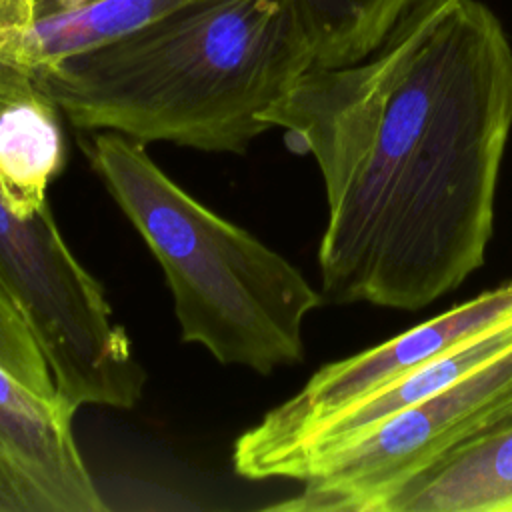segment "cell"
<instances>
[{
	"mask_svg": "<svg viewBox=\"0 0 512 512\" xmlns=\"http://www.w3.org/2000/svg\"><path fill=\"white\" fill-rule=\"evenodd\" d=\"M0 366L32 390L56 396V382L48 362L28 330L18 308L0 286Z\"/></svg>",
	"mask_w": 512,
	"mask_h": 512,
	"instance_id": "obj_11",
	"label": "cell"
},
{
	"mask_svg": "<svg viewBox=\"0 0 512 512\" xmlns=\"http://www.w3.org/2000/svg\"><path fill=\"white\" fill-rule=\"evenodd\" d=\"M92 2H96V0H36V18L78 10Z\"/></svg>",
	"mask_w": 512,
	"mask_h": 512,
	"instance_id": "obj_14",
	"label": "cell"
},
{
	"mask_svg": "<svg viewBox=\"0 0 512 512\" xmlns=\"http://www.w3.org/2000/svg\"><path fill=\"white\" fill-rule=\"evenodd\" d=\"M0 286L72 404L134 408L146 372L102 284L64 242L50 206L16 216L0 198Z\"/></svg>",
	"mask_w": 512,
	"mask_h": 512,
	"instance_id": "obj_4",
	"label": "cell"
},
{
	"mask_svg": "<svg viewBox=\"0 0 512 512\" xmlns=\"http://www.w3.org/2000/svg\"><path fill=\"white\" fill-rule=\"evenodd\" d=\"M356 0H310V4L320 10V12H332V10H340L344 6L354 4Z\"/></svg>",
	"mask_w": 512,
	"mask_h": 512,
	"instance_id": "obj_15",
	"label": "cell"
},
{
	"mask_svg": "<svg viewBox=\"0 0 512 512\" xmlns=\"http://www.w3.org/2000/svg\"><path fill=\"white\" fill-rule=\"evenodd\" d=\"M58 114L42 94L0 102V198L16 216L48 206V186L66 160Z\"/></svg>",
	"mask_w": 512,
	"mask_h": 512,
	"instance_id": "obj_9",
	"label": "cell"
},
{
	"mask_svg": "<svg viewBox=\"0 0 512 512\" xmlns=\"http://www.w3.org/2000/svg\"><path fill=\"white\" fill-rule=\"evenodd\" d=\"M508 320H512V282L486 290L374 348L326 364L300 392L242 432L234 450L264 448L292 438Z\"/></svg>",
	"mask_w": 512,
	"mask_h": 512,
	"instance_id": "obj_6",
	"label": "cell"
},
{
	"mask_svg": "<svg viewBox=\"0 0 512 512\" xmlns=\"http://www.w3.org/2000/svg\"><path fill=\"white\" fill-rule=\"evenodd\" d=\"M190 0H96L78 10L36 18L22 42L32 72L66 56L122 38Z\"/></svg>",
	"mask_w": 512,
	"mask_h": 512,
	"instance_id": "obj_10",
	"label": "cell"
},
{
	"mask_svg": "<svg viewBox=\"0 0 512 512\" xmlns=\"http://www.w3.org/2000/svg\"><path fill=\"white\" fill-rule=\"evenodd\" d=\"M34 20L36 0H0V50L20 66H24L22 42Z\"/></svg>",
	"mask_w": 512,
	"mask_h": 512,
	"instance_id": "obj_12",
	"label": "cell"
},
{
	"mask_svg": "<svg viewBox=\"0 0 512 512\" xmlns=\"http://www.w3.org/2000/svg\"><path fill=\"white\" fill-rule=\"evenodd\" d=\"M78 406L0 366V512H104L74 436Z\"/></svg>",
	"mask_w": 512,
	"mask_h": 512,
	"instance_id": "obj_7",
	"label": "cell"
},
{
	"mask_svg": "<svg viewBox=\"0 0 512 512\" xmlns=\"http://www.w3.org/2000/svg\"><path fill=\"white\" fill-rule=\"evenodd\" d=\"M512 414V348L452 386L420 400L308 462L302 490L272 510L376 512L408 476Z\"/></svg>",
	"mask_w": 512,
	"mask_h": 512,
	"instance_id": "obj_5",
	"label": "cell"
},
{
	"mask_svg": "<svg viewBox=\"0 0 512 512\" xmlns=\"http://www.w3.org/2000/svg\"><path fill=\"white\" fill-rule=\"evenodd\" d=\"M320 170L322 298L420 310L484 264L512 132V48L478 0H416L362 60L266 114Z\"/></svg>",
	"mask_w": 512,
	"mask_h": 512,
	"instance_id": "obj_1",
	"label": "cell"
},
{
	"mask_svg": "<svg viewBox=\"0 0 512 512\" xmlns=\"http://www.w3.org/2000/svg\"><path fill=\"white\" fill-rule=\"evenodd\" d=\"M36 94L40 92L36 90L34 76L0 50V102L28 98Z\"/></svg>",
	"mask_w": 512,
	"mask_h": 512,
	"instance_id": "obj_13",
	"label": "cell"
},
{
	"mask_svg": "<svg viewBox=\"0 0 512 512\" xmlns=\"http://www.w3.org/2000/svg\"><path fill=\"white\" fill-rule=\"evenodd\" d=\"M318 56L308 0H190L34 84L80 130L242 154Z\"/></svg>",
	"mask_w": 512,
	"mask_h": 512,
	"instance_id": "obj_2",
	"label": "cell"
},
{
	"mask_svg": "<svg viewBox=\"0 0 512 512\" xmlns=\"http://www.w3.org/2000/svg\"><path fill=\"white\" fill-rule=\"evenodd\" d=\"M84 150L160 262L184 342L258 374L304 360V320L324 298L292 262L178 186L142 142L98 130Z\"/></svg>",
	"mask_w": 512,
	"mask_h": 512,
	"instance_id": "obj_3",
	"label": "cell"
},
{
	"mask_svg": "<svg viewBox=\"0 0 512 512\" xmlns=\"http://www.w3.org/2000/svg\"><path fill=\"white\" fill-rule=\"evenodd\" d=\"M376 512H512V414L408 476Z\"/></svg>",
	"mask_w": 512,
	"mask_h": 512,
	"instance_id": "obj_8",
	"label": "cell"
}]
</instances>
